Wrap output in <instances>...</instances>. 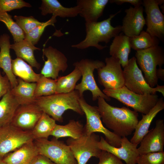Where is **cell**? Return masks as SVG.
<instances>
[{
	"instance_id": "obj_1",
	"label": "cell",
	"mask_w": 164,
	"mask_h": 164,
	"mask_svg": "<svg viewBox=\"0 0 164 164\" xmlns=\"http://www.w3.org/2000/svg\"><path fill=\"white\" fill-rule=\"evenodd\" d=\"M97 100L101 119L106 126L121 138L131 135L138 121V113L125 107L111 106L102 97H99Z\"/></svg>"
},
{
	"instance_id": "obj_2",
	"label": "cell",
	"mask_w": 164,
	"mask_h": 164,
	"mask_svg": "<svg viewBox=\"0 0 164 164\" xmlns=\"http://www.w3.org/2000/svg\"><path fill=\"white\" fill-rule=\"evenodd\" d=\"M80 95L76 90L68 93L55 94L36 98L35 103L41 111L56 121H63V115L66 110H71L83 115L84 113L79 104Z\"/></svg>"
},
{
	"instance_id": "obj_3",
	"label": "cell",
	"mask_w": 164,
	"mask_h": 164,
	"mask_svg": "<svg viewBox=\"0 0 164 164\" xmlns=\"http://www.w3.org/2000/svg\"><path fill=\"white\" fill-rule=\"evenodd\" d=\"M119 11L114 14H111L107 19L101 22H85L86 36L85 38L79 43L71 46L73 48L83 50L94 47L101 50L107 47L99 43H108L111 39L118 35L121 32V26L113 27L111 24L112 19Z\"/></svg>"
},
{
	"instance_id": "obj_4",
	"label": "cell",
	"mask_w": 164,
	"mask_h": 164,
	"mask_svg": "<svg viewBox=\"0 0 164 164\" xmlns=\"http://www.w3.org/2000/svg\"><path fill=\"white\" fill-rule=\"evenodd\" d=\"M102 92L107 96L115 99L134 111L146 114L156 104L159 96L155 94H140L129 90L125 86L115 89H104Z\"/></svg>"
},
{
	"instance_id": "obj_5",
	"label": "cell",
	"mask_w": 164,
	"mask_h": 164,
	"mask_svg": "<svg viewBox=\"0 0 164 164\" xmlns=\"http://www.w3.org/2000/svg\"><path fill=\"white\" fill-rule=\"evenodd\" d=\"M105 65V63L103 61L88 59H82L73 64L74 67L79 69L82 76L81 82L76 85L75 89L78 91L80 97L83 96L84 91L89 90L92 93L93 101H96L99 97H102L107 101L111 100V98L106 95L98 87L93 73L95 69L102 67Z\"/></svg>"
},
{
	"instance_id": "obj_6",
	"label": "cell",
	"mask_w": 164,
	"mask_h": 164,
	"mask_svg": "<svg viewBox=\"0 0 164 164\" xmlns=\"http://www.w3.org/2000/svg\"><path fill=\"white\" fill-rule=\"evenodd\" d=\"M137 63L144 73V78L151 87L158 84V79L156 74L157 66L162 67L164 64V50L157 45L136 51Z\"/></svg>"
},
{
	"instance_id": "obj_7",
	"label": "cell",
	"mask_w": 164,
	"mask_h": 164,
	"mask_svg": "<svg viewBox=\"0 0 164 164\" xmlns=\"http://www.w3.org/2000/svg\"><path fill=\"white\" fill-rule=\"evenodd\" d=\"M79 101L86 119V124L84 127V135H89L95 132L101 133L104 135L105 140L110 145L116 147H120L121 138L103 125L97 106L89 105L83 96L80 97Z\"/></svg>"
},
{
	"instance_id": "obj_8",
	"label": "cell",
	"mask_w": 164,
	"mask_h": 164,
	"mask_svg": "<svg viewBox=\"0 0 164 164\" xmlns=\"http://www.w3.org/2000/svg\"><path fill=\"white\" fill-rule=\"evenodd\" d=\"M33 142L39 154L56 164H77L70 147L63 141L54 137L50 140L41 138Z\"/></svg>"
},
{
	"instance_id": "obj_9",
	"label": "cell",
	"mask_w": 164,
	"mask_h": 164,
	"mask_svg": "<svg viewBox=\"0 0 164 164\" xmlns=\"http://www.w3.org/2000/svg\"><path fill=\"white\" fill-rule=\"evenodd\" d=\"M124 86L129 90L140 94H155L157 92L164 96V86L157 84L151 87L145 80L135 56L129 59L123 70Z\"/></svg>"
},
{
	"instance_id": "obj_10",
	"label": "cell",
	"mask_w": 164,
	"mask_h": 164,
	"mask_svg": "<svg viewBox=\"0 0 164 164\" xmlns=\"http://www.w3.org/2000/svg\"><path fill=\"white\" fill-rule=\"evenodd\" d=\"M100 138L93 133L83 135L77 139L69 138L67 144L70 147L77 164H86L92 157L99 158L102 150L98 147Z\"/></svg>"
},
{
	"instance_id": "obj_11",
	"label": "cell",
	"mask_w": 164,
	"mask_h": 164,
	"mask_svg": "<svg viewBox=\"0 0 164 164\" xmlns=\"http://www.w3.org/2000/svg\"><path fill=\"white\" fill-rule=\"evenodd\" d=\"M33 141L31 131H23L10 124L1 127L0 156L3 158L23 145Z\"/></svg>"
},
{
	"instance_id": "obj_12",
	"label": "cell",
	"mask_w": 164,
	"mask_h": 164,
	"mask_svg": "<svg viewBox=\"0 0 164 164\" xmlns=\"http://www.w3.org/2000/svg\"><path fill=\"white\" fill-rule=\"evenodd\" d=\"M105 65L97 69L99 83L104 89H115L124 86L123 71L118 59L107 57Z\"/></svg>"
},
{
	"instance_id": "obj_13",
	"label": "cell",
	"mask_w": 164,
	"mask_h": 164,
	"mask_svg": "<svg viewBox=\"0 0 164 164\" xmlns=\"http://www.w3.org/2000/svg\"><path fill=\"white\" fill-rule=\"evenodd\" d=\"M146 15V32L163 41L164 38V16L157 0H143L142 4Z\"/></svg>"
},
{
	"instance_id": "obj_14",
	"label": "cell",
	"mask_w": 164,
	"mask_h": 164,
	"mask_svg": "<svg viewBox=\"0 0 164 164\" xmlns=\"http://www.w3.org/2000/svg\"><path fill=\"white\" fill-rule=\"evenodd\" d=\"M42 51L47 60L45 61L40 73L46 77L57 80L59 72H64L68 67L67 57L62 52L51 46L43 48Z\"/></svg>"
},
{
	"instance_id": "obj_15",
	"label": "cell",
	"mask_w": 164,
	"mask_h": 164,
	"mask_svg": "<svg viewBox=\"0 0 164 164\" xmlns=\"http://www.w3.org/2000/svg\"><path fill=\"white\" fill-rule=\"evenodd\" d=\"M43 112L35 103L20 105L15 112L10 125L23 131H30Z\"/></svg>"
},
{
	"instance_id": "obj_16",
	"label": "cell",
	"mask_w": 164,
	"mask_h": 164,
	"mask_svg": "<svg viewBox=\"0 0 164 164\" xmlns=\"http://www.w3.org/2000/svg\"><path fill=\"white\" fill-rule=\"evenodd\" d=\"M98 146L102 150L109 152L124 160L126 164H137V159L139 155L138 145L131 142L126 137H121V146L116 147L110 145L101 136Z\"/></svg>"
},
{
	"instance_id": "obj_17",
	"label": "cell",
	"mask_w": 164,
	"mask_h": 164,
	"mask_svg": "<svg viewBox=\"0 0 164 164\" xmlns=\"http://www.w3.org/2000/svg\"><path fill=\"white\" fill-rule=\"evenodd\" d=\"M137 148L139 154L163 151L164 121L157 120L155 127L144 136Z\"/></svg>"
},
{
	"instance_id": "obj_18",
	"label": "cell",
	"mask_w": 164,
	"mask_h": 164,
	"mask_svg": "<svg viewBox=\"0 0 164 164\" xmlns=\"http://www.w3.org/2000/svg\"><path fill=\"white\" fill-rule=\"evenodd\" d=\"M142 5L131 6L125 10L126 14L122 20L121 32L125 35L131 37L138 35L143 30L145 20Z\"/></svg>"
},
{
	"instance_id": "obj_19",
	"label": "cell",
	"mask_w": 164,
	"mask_h": 164,
	"mask_svg": "<svg viewBox=\"0 0 164 164\" xmlns=\"http://www.w3.org/2000/svg\"><path fill=\"white\" fill-rule=\"evenodd\" d=\"M164 109L163 97L159 98L155 105L146 114H142V119L138 121L135 130L134 135L130 140L132 143L138 145L148 133L151 123L155 117Z\"/></svg>"
},
{
	"instance_id": "obj_20",
	"label": "cell",
	"mask_w": 164,
	"mask_h": 164,
	"mask_svg": "<svg viewBox=\"0 0 164 164\" xmlns=\"http://www.w3.org/2000/svg\"><path fill=\"white\" fill-rule=\"evenodd\" d=\"M39 154L38 149L32 141L6 154L3 157V160L7 164H31Z\"/></svg>"
},
{
	"instance_id": "obj_21",
	"label": "cell",
	"mask_w": 164,
	"mask_h": 164,
	"mask_svg": "<svg viewBox=\"0 0 164 164\" xmlns=\"http://www.w3.org/2000/svg\"><path fill=\"white\" fill-rule=\"evenodd\" d=\"M108 0H77V5L79 7V15L85 22H97L103 14Z\"/></svg>"
},
{
	"instance_id": "obj_22",
	"label": "cell",
	"mask_w": 164,
	"mask_h": 164,
	"mask_svg": "<svg viewBox=\"0 0 164 164\" xmlns=\"http://www.w3.org/2000/svg\"><path fill=\"white\" fill-rule=\"evenodd\" d=\"M10 39L9 35L6 33L0 36V68L5 73L12 88L18 84V81L12 69V59L10 53Z\"/></svg>"
},
{
	"instance_id": "obj_23",
	"label": "cell",
	"mask_w": 164,
	"mask_h": 164,
	"mask_svg": "<svg viewBox=\"0 0 164 164\" xmlns=\"http://www.w3.org/2000/svg\"><path fill=\"white\" fill-rule=\"evenodd\" d=\"M39 9L41 10V14L43 16L52 14L56 17L59 16L63 18L74 17L80 12V8L78 6L66 7L57 0H42Z\"/></svg>"
},
{
	"instance_id": "obj_24",
	"label": "cell",
	"mask_w": 164,
	"mask_h": 164,
	"mask_svg": "<svg viewBox=\"0 0 164 164\" xmlns=\"http://www.w3.org/2000/svg\"><path fill=\"white\" fill-rule=\"evenodd\" d=\"M131 49L129 37L121 32L114 37L110 46L109 53L111 56L119 60L124 68L128 63Z\"/></svg>"
},
{
	"instance_id": "obj_25",
	"label": "cell",
	"mask_w": 164,
	"mask_h": 164,
	"mask_svg": "<svg viewBox=\"0 0 164 164\" xmlns=\"http://www.w3.org/2000/svg\"><path fill=\"white\" fill-rule=\"evenodd\" d=\"M18 84L11 90V92L19 105L34 103L36 98L34 92L36 83H28L18 77Z\"/></svg>"
},
{
	"instance_id": "obj_26",
	"label": "cell",
	"mask_w": 164,
	"mask_h": 164,
	"mask_svg": "<svg viewBox=\"0 0 164 164\" xmlns=\"http://www.w3.org/2000/svg\"><path fill=\"white\" fill-rule=\"evenodd\" d=\"M10 49L13 50L17 57L27 62L32 67L39 69L41 65L36 60L34 52L41 49L35 46L31 42L23 39L11 44Z\"/></svg>"
},
{
	"instance_id": "obj_27",
	"label": "cell",
	"mask_w": 164,
	"mask_h": 164,
	"mask_svg": "<svg viewBox=\"0 0 164 164\" xmlns=\"http://www.w3.org/2000/svg\"><path fill=\"white\" fill-rule=\"evenodd\" d=\"M19 105L11 90L2 97L0 101V127L10 124Z\"/></svg>"
},
{
	"instance_id": "obj_28",
	"label": "cell",
	"mask_w": 164,
	"mask_h": 164,
	"mask_svg": "<svg viewBox=\"0 0 164 164\" xmlns=\"http://www.w3.org/2000/svg\"><path fill=\"white\" fill-rule=\"evenodd\" d=\"M84 127L79 121L70 120L65 125L56 124L51 135L57 139L67 137L77 139L84 135Z\"/></svg>"
},
{
	"instance_id": "obj_29",
	"label": "cell",
	"mask_w": 164,
	"mask_h": 164,
	"mask_svg": "<svg viewBox=\"0 0 164 164\" xmlns=\"http://www.w3.org/2000/svg\"><path fill=\"white\" fill-rule=\"evenodd\" d=\"M12 69L15 76L28 83L36 82L42 75L36 73L30 65L18 57L12 60Z\"/></svg>"
},
{
	"instance_id": "obj_30",
	"label": "cell",
	"mask_w": 164,
	"mask_h": 164,
	"mask_svg": "<svg viewBox=\"0 0 164 164\" xmlns=\"http://www.w3.org/2000/svg\"><path fill=\"white\" fill-rule=\"evenodd\" d=\"M56 121L46 113L43 112L34 127L31 131L34 140L48 139L54 128Z\"/></svg>"
},
{
	"instance_id": "obj_31",
	"label": "cell",
	"mask_w": 164,
	"mask_h": 164,
	"mask_svg": "<svg viewBox=\"0 0 164 164\" xmlns=\"http://www.w3.org/2000/svg\"><path fill=\"white\" fill-rule=\"evenodd\" d=\"M81 77L80 71L75 67L73 70L70 73L57 79L55 94L68 93L74 91L77 82Z\"/></svg>"
},
{
	"instance_id": "obj_32",
	"label": "cell",
	"mask_w": 164,
	"mask_h": 164,
	"mask_svg": "<svg viewBox=\"0 0 164 164\" xmlns=\"http://www.w3.org/2000/svg\"><path fill=\"white\" fill-rule=\"evenodd\" d=\"M131 48L136 51L159 45L160 40L142 30L138 35L129 37Z\"/></svg>"
},
{
	"instance_id": "obj_33",
	"label": "cell",
	"mask_w": 164,
	"mask_h": 164,
	"mask_svg": "<svg viewBox=\"0 0 164 164\" xmlns=\"http://www.w3.org/2000/svg\"><path fill=\"white\" fill-rule=\"evenodd\" d=\"M34 92L35 98L42 96H46L56 93V80L51 79L42 74L36 83Z\"/></svg>"
},
{
	"instance_id": "obj_34",
	"label": "cell",
	"mask_w": 164,
	"mask_h": 164,
	"mask_svg": "<svg viewBox=\"0 0 164 164\" xmlns=\"http://www.w3.org/2000/svg\"><path fill=\"white\" fill-rule=\"evenodd\" d=\"M0 21L3 22L13 36L14 42L24 39L25 33L7 12L0 13Z\"/></svg>"
},
{
	"instance_id": "obj_35",
	"label": "cell",
	"mask_w": 164,
	"mask_h": 164,
	"mask_svg": "<svg viewBox=\"0 0 164 164\" xmlns=\"http://www.w3.org/2000/svg\"><path fill=\"white\" fill-rule=\"evenodd\" d=\"M56 17L54 15L48 20L43 22V23L30 31L25 34L24 39L31 42L34 45L37 44L43 34L45 29L48 26H54V24L56 22Z\"/></svg>"
},
{
	"instance_id": "obj_36",
	"label": "cell",
	"mask_w": 164,
	"mask_h": 164,
	"mask_svg": "<svg viewBox=\"0 0 164 164\" xmlns=\"http://www.w3.org/2000/svg\"><path fill=\"white\" fill-rule=\"evenodd\" d=\"M14 18L25 34L29 33L43 22H39L32 16L26 17L15 15Z\"/></svg>"
},
{
	"instance_id": "obj_37",
	"label": "cell",
	"mask_w": 164,
	"mask_h": 164,
	"mask_svg": "<svg viewBox=\"0 0 164 164\" xmlns=\"http://www.w3.org/2000/svg\"><path fill=\"white\" fill-rule=\"evenodd\" d=\"M137 164H164V152L139 154L137 159Z\"/></svg>"
},
{
	"instance_id": "obj_38",
	"label": "cell",
	"mask_w": 164,
	"mask_h": 164,
	"mask_svg": "<svg viewBox=\"0 0 164 164\" xmlns=\"http://www.w3.org/2000/svg\"><path fill=\"white\" fill-rule=\"evenodd\" d=\"M29 3L23 0H0V13L7 12L23 7H31Z\"/></svg>"
},
{
	"instance_id": "obj_39",
	"label": "cell",
	"mask_w": 164,
	"mask_h": 164,
	"mask_svg": "<svg viewBox=\"0 0 164 164\" xmlns=\"http://www.w3.org/2000/svg\"><path fill=\"white\" fill-rule=\"evenodd\" d=\"M99 159L97 164H125L114 155L104 150H102Z\"/></svg>"
},
{
	"instance_id": "obj_40",
	"label": "cell",
	"mask_w": 164,
	"mask_h": 164,
	"mask_svg": "<svg viewBox=\"0 0 164 164\" xmlns=\"http://www.w3.org/2000/svg\"><path fill=\"white\" fill-rule=\"evenodd\" d=\"M12 89L10 83L6 75L3 76L0 70V98Z\"/></svg>"
},
{
	"instance_id": "obj_41",
	"label": "cell",
	"mask_w": 164,
	"mask_h": 164,
	"mask_svg": "<svg viewBox=\"0 0 164 164\" xmlns=\"http://www.w3.org/2000/svg\"><path fill=\"white\" fill-rule=\"evenodd\" d=\"M31 164H56L47 157L39 154L34 159Z\"/></svg>"
},
{
	"instance_id": "obj_42",
	"label": "cell",
	"mask_w": 164,
	"mask_h": 164,
	"mask_svg": "<svg viewBox=\"0 0 164 164\" xmlns=\"http://www.w3.org/2000/svg\"><path fill=\"white\" fill-rule=\"evenodd\" d=\"M109 2L118 5H121L124 3H129L134 5V7L141 5L142 4V1L141 0H110Z\"/></svg>"
},
{
	"instance_id": "obj_43",
	"label": "cell",
	"mask_w": 164,
	"mask_h": 164,
	"mask_svg": "<svg viewBox=\"0 0 164 164\" xmlns=\"http://www.w3.org/2000/svg\"><path fill=\"white\" fill-rule=\"evenodd\" d=\"M156 76L157 78L162 81L164 80V69L162 67H159L157 69L156 72Z\"/></svg>"
},
{
	"instance_id": "obj_44",
	"label": "cell",
	"mask_w": 164,
	"mask_h": 164,
	"mask_svg": "<svg viewBox=\"0 0 164 164\" xmlns=\"http://www.w3.org/2000/svg\"><path fill=\"white\" fill-rule=\"evenodd\" d=\"M3 157L0 156V164H7L3 160Z\"/></svg>"
}]
</instances>
